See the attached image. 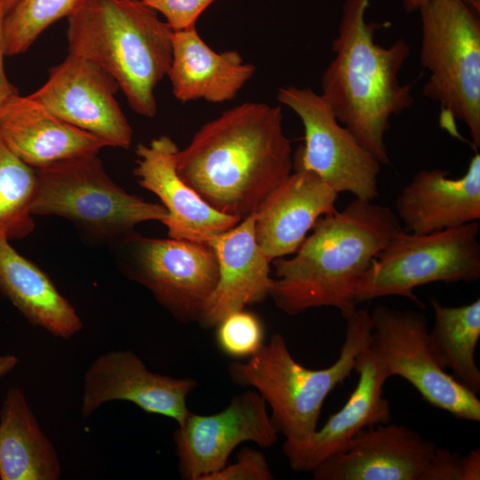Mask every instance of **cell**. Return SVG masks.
<instances>
[{"label": "cell", "mask_w": 480, "mask_h": 480, "mask_svg": "<svg viewBox=\"0 0 480 480\" xmlns=\"http://www.w3.org/2000/svg\"><path fill=\"white\" fill-rule=\"evenodd\" d=\"M215 328L219 349L230 357H250L265 343L262 322L244 308L228 315Z\"/></svg>", "instance_id": "28"}, {"label": "cell", "mask_w": 480, "mask_h": 480, "mask_svg": "<svg viewBox=\"0 0 480 480\" xmlns=\"http://www.w3.org/2000/svg\"><path fill=\"white\" fill-rule=\"evenodd\" d=\"M278 438L267 404L255 390L232 398L222 411L212 415L190 412L178 426L173 439L183 479L204 480L224 468L233 450L244 442L268 448Z\"/></svg>", "instance_id": "13"}, {"label": "cell", "mask_w": 480, "mask_h": 480, "mask_svg": "<svg viewBox=\"0 0 480 480\" xmlns=\"http://www.w3.org/2000/svg\"><path fill=\"white\" fill-rule=\"evenodd\" d=\"M67 19L68 52L103 68L134 112L154 117L155 90L172 58L166 22L140 0H88Z\"/></svg>", "instance_id": "4"}, {"label": "cell", "mask_w": 480, "mask_h": 480, "mask_svg": "<svg viewBox=\"0 0 480 480\" xmlns=\"http://www.w3.org/2000/svg\"><path fill=\"white\" fill-rule=\"evenodd\" d=\"M468 6L476 12H480V0H462Z\"/></svg>", "instance_id": "36"}, {"label": "cell", "mask_w": 480, "mask_h": 480, "mask_svg": "<svg viewBox=\"0 0 480 480\" xmlns=\"http://www.w3.org/2000/svg\"><path fill=\"white\" fill-rule=\"evenodd\" d=\"M420 60L429 72L425 97L440 104V124L467 126L480 147V20L462 0H431L419 10Z\"/></svg>", "instance_id": "6"}, {"label": "cell", "mask_w": 480, "mask_h": 480, "mask_svg": "<svg viewBox=\"0 0 480 480\" xmlns=\"http://www.w3.org/2000/svg\"><path fill=\"white\" fill-rule=\"evenodd\" d=\"M179 175L209 205L243 220L293 170L279 105L244 102L205 123L177 151Z\"/></svg>", "instance_id": "1"}, {"label": "cell", "mask_w": 480, "mask_h": 480, "mask_svg": "<svg viewBox=\"0 0 480 480\" xmlns=\"http://www.w3.org/2000/svg\"><path fill=\"white\" fill-rule=\"evenodd\" d=\"M0 230V291L33 325L70 339L84 328L72 304L50 277L20 255Z\"/></svg>", "instance_id": "23"}, {"label": "cell", "mask_w": 480, "mask_h": 480, "mask_svg": "<svg viewBox=\"0 0 480 480\" xmlns=\"http://www.w3.org/2000/svg\"><path fill=\"white\" fill-rule=\"evenodd\" d=\"M338 196L315 173L294 170L255 211V236L267 258L293 254L316 222L338 210Z\"/></svg>", "instance_id": "19"}, {"label": "cell", "mask_w": 480, "mask_h": 480, "mask_svg": "<svg viewBox=\"0 0 480 480\" xmlns=\"http://www.w3.org/2000/svg\"><path fill=\"white\" fill-rule=\"evenodd\" d=\"M369 350L386 375L406 380L429 404L453 417L480 421V400L437 364L426 316L378 306L371 313Z\"/></svg>", "instance_id": "10"}, {"label": "cell", "mask_w": 480, "mask_h": 480, "mask_svg": "<svg viewBox=\"0 0 480 480\" xmlns=\"http://www.w3.org/2000/svg\"><path fill=\"white\" fill-rule=\"evenodd\" d=\"M19 364V358L14 355H0V378L9 373Z\"/></svg>", "instance_id": "34"}, {"label": "cell", "mask_w": 480, "mask_h": 480, "mask_svg": "<svg viewBox=\"0 0 480 480\" xmlns=\"http://www.w3.org/2000/svg\"><path fill=\"white\" fill-rule=\"evenodd\" d=\"M354 370L358 381L342 408L307 439H285L283 452L293 471L312 472L325 460L345 452L364 428L391 420V407L383 396L388 377L368 348L357 355Z\"/></svg>", "instance_id": "17"}, {"label": "cell", "mask_w": 480, "mask_h": 480, "mask_svg": "<svg viewBox=\"0 0 480 480\" xmlns=\"http://www.w3.org/2000/svg\"><path fill=\"white\" fill-rule=\"evenodd\" d=\"M88 0H18L3 22L6 56L19 55L52 24L68 18Z\"/></svg>", "instance_id": "27"}, {"label": "cell", "mask_w": 480, "mask_h": 480, "mask_svg": "<svg viewBox=\"0 0 480 480\" xmlns=\"http://www.w3.org/2000/svg\"><path fill=\"white\" fill-rule=\"evenodd\" d=\"M36 182V168L20 159L0 137V230L9 239L22 238L34 229L30 207Z\"/></svg>", "instance_id": "26"}, {"label": "cell", "mask_w": 480, "mask_h": 480, "mask_svg": "<svg viewBox=\"0 0 480 480\" xmlns=\"http://www.w3.org/2000/svg\"><path fill=\"white\" fill-rule=\"evenodd\" d=\"M255 70V66L244 62L236 51H213L196 27L173 31L172 58L167 76L174 97L181 102L231 100Z\"/></svg>", "instance_id": "22"}, {"label": "cell", "mask_w": 480, "mask_h": 480, "mask_svg": "<svg viewBox=\"0 0 480 480\" xmlns=\"http://www.w3.org/2000/svg\"><path fill=\"white\" fill-rule=\"evenodd\" d=\"M425 480H464V456L436 447L428 464Z\"/></svg>", "instance_id": "31"}, {"label": "cell", "mask_w": 480, "mask_h": 480, "mask_svg": "<svg viewBox=\"0 0 480 480\" xmlns=\"http://www.w3.org/2000/svg\"><path fill=\"white\" fill-rule=\"evenodd\" d=\"M4 5L5 13L9 12L13 5L17 3L18 0H1Z\"/></svg>", "instance_id": "37"}, {"label": "cell", "mask_w": 480, "mask_h": 480, "mask_svg": "<svg viewBox=\"0 0 480 480\" xmlns=\"http://www.w3.org/2000/svg\"><path fill=\"white\" fill-rule=\"evenodd\" d=\"M5 15L0 0V116L6 107L19 95L17 89L9 81L4 69L5 49L3 34V22Z\"/></svg>", "instance_id": "32"}, {"label": "cell", "mask_w": 480, "mask_h": 480, "mask_svg": "<svg viewBox=\"0 0 480 480\" xmlns=\"http://www.w3.org/2000/svg\"><path fill=\"white\" fill-rule=\"evenodd\" d=\"M255 218L254 212L207 242L215 253L219 275L198 320L204 328H215L228 315L269 295L271 261L257 242Z\"/></svg>", "instance_id": "18"}, {"label": "cell", "mask_w": 480, "mask_h": 480, "mask_svg": "<svg viewBox=\"0 0 480 480\" xmlns=\"http://www.w3.org/2000/svg\"><path fill=\"white\" fill-rule=\"evenodd\" d=\"M436 445L406 426L361 430L348 448L317 466L316 480H425Z\"/></svg>", "instance_id": "15"}, {"label": "cell", "mask_w": 480, "mask_h": 480, "mask_svg": "<svg viewBox=\"0 0 480 480\" xmlns=\"http://www.w3.org/2000/svg\"><path fill=\"white\" fill-rule=\"evenodd\" d=\"M118 89L116 81L100 66L68 53L49 70L46 82L28 96L109 147L128 148L133 132L115 97Z\"/></svg>", "instance_id": "12"}, {"label": "cell", "mask_w": 480, "mask_h": 480, "mask_svg": "<svg viewBox=\"0 0 480 480\" xmlns=\"http://www.w3.org/2000/svg\"><path fill=\"white\" fill-rule=\"evenodd\" d=\"M178 150L166 135L139 144L133 173L139 184L157 196L165 208L167 217L162 223L168 237L207 244L242 220L218 212L183 180L176 169Z\"/></svg>", "instance_id": "16"}, {"label": "cell", "mask_w": 480, "mask_h": 480, "mask_svg": "<svg viewBox=\"0 0 480 480\" xmlns=\"http://www.w3.org/2000/svg\"><path fill=\"white\" fill-rule=\"evenodd\" d=\"M429 1L431 0H403V3L407 12H415Z\"/></svg>", "instance_id": "35"}, {"label": "cell", "mask_w": 480, "mask_h": 480, "mask_svg": "<svg viewBox=\"0 0 480 480\" xmlns=\"http://www.w3.org/2000/svg\"><path fill=\"white\" fill-rule=\"evenodd\" d=\"M370 0H346L335 56L325 68L321 95L346 126L381 164H390L385 134L390 118L413 104L411 84H402L400 70L410 54L404 39L389 46L374 42L378 23H368Z\"/></svg>", "instance_id": "3"}, {"label": "cell", "mask_w": 480, "mask_h": 480, "mask_svg": "<svg viewBox=\"0 0 480 480\" xmlns=\"http://www.w3.org/2000/svg\"><path fill=\"white\" fill-rule=\"evenodd\" d=\"M197 383L153 372L131 350H112L91 363L84 376L81 414L91 416L104 404L128 401L148 413L184 423L190 412L187 396Z\"/></svg>", "instance_id": "14"}, {"label": "cell", "mask_w": 480, "mask_h": 480, "mask_svg": "<svg viewBox=\"0 0 480 480\" xmlns=\"http://www.w3.org/2000/svg\"><path fill=\"white\" fill-rule=\"evenodd\" d=\"M268 463L262 452L252 448H243L236 454L235 463L206 476L204 480H272Z\"/></svg>", "instance_id": "29"}, {"label": "cell", "mask_w": 480, "mask_h": 480, "mask_svg": "<svg viewBox=\"0 0 480 480\" xmlns=\"http://www.w3.org/2000/svg\"><path fill=\"white\" fill-rule=\"evenodd\" d=\"M0 137L24 163L40 168L98 152L108 144L57 117L28 96L18 95L0 116Z\"/></svg>", "instance_id": "21"}, {"label": "cell", "mask_w": 480, "mask_h": 480, "mask_svg": "<svg viewBox=\"0 0 480 480\" xmlns=\"http://www.w3.org/2000/svg\"><path fill=\"white\" fill-rule=\"evenodd\" d=\"M396 213L355 198L322 216L289 259H275L269 295L288 316L309 308H337L346 319L356 308V285L377 254L402 230Z\"/></svg>", "instance_id": "2"}, {"label": "cell", "mask_w": 480, "mask_h": 480, "mask_svg": "<svg viewBox=\"0 0 480 480\" xmlns=\"http://www.w3.org/2000/svg\"><path fill=\"white\" fill-rule=\"evenodd\" d=\"M61 466L23 391L8 390L0 410V479L57 480Z\"/></svg>", "instance_id": "24"}, {"label": "cell", "mask_w": 480, "mask_h": 480, "mask_svg": "<svg viewBox=\"0 0 480 480\" xmlns=\"http://www.w3.org/2000/svg\"><path fill=\"white\" fill-rule=\"evenodd\" d=\"M396 215L408 232L423 235L480 220V154L460 178L438 168L420 170L401 190Z\"/></svg>", "instance_id": "20"}, {"label": "cell", "mask_w": 480, "mask_h": 480, "mask_svg": "<svg viewBox=\"0 0 480 480\" xmlns=\"http://www.w3.org/2000/svg\"><path fill=\"white\" fill-rule=\"evenodd\" d=\"M479 231V222L474 221L423 235L404 229L396 232L360 278L356 303L401 296L422 307L413 292L416 287L477 281Z\"/></svg>", "instance_id": "8"}, {"label": "cell", "mask_w": 480, "mask_h": 480, "mask_svg": "<svg viewBox=\"0 0 480 480\" xmlns=\"http://www.w3.org/2000/svg\"><path fill=\"white\" fill-rule=\"evenodd\" d=\"M480 479V449L471 450L464 455V480Z\"/></svg>", "instance_id": "33"}, {"label": "cell", "mask_w": 480, "mask_h": 480, "mask_svg": "<svg viewBox=\"0 0 480 480\" xmlns=\"http://www.w3.org/2000/svg\"><path fill=\"white\" fill-rule=\"evenodd\" d=\"M434 324L428 342L434 356L444 370L474 394L480 392V370L476 348L480 338V300L458 307L443 306L431 299Z\"/></svg>", "instance_id": "25"}, {"label": "cell", "mask_w": 480, "mask_h": 480, "mask_svg": "<svg viewBox=\"0 0 480 480\" xmlns=\"http://www.w3.org/2000/svg\"><path fill=\"white\" fill-rule=\"evenodd\" d=\"M160 12L172 31L196 27L200 15L217 0H140Z\"/></svg>", "instance_id": "30"}, {"label": "cell", "mask_w": 480, "mask_h": 480, "mask_svg": "<svg viewBox=\"0 0 480 480\" xmlns=\"http://www.w3.org/2000/svg\"><path fill=\"white\" fill-rule=\"evenodd\" d=\"M32 215H55L72 221L96 241L112 244L135 232L136 225L163 222L165 208L129 194L108 176L98 154L36 168Z\"/></svg>", "instance_id": "7"}, {"label": "cell", "mask_w": 480, "mask_h": 480, "mask_svg": "<svg viewBox=\"0 0 480 480\" xmlns=\"http://www.w3.org/2000/svg\"><path fill=\"white\" fill-rule=\"evenodd\" d=\"M345 340L338 359L324 369H308L294 360L284 337L275 333L245 362L228 367L231 381L252 387L268 404L270 420L285 439L303 441L317 429L323 404L350 376L357 355L369 347L372 320L366 309L346 319Z\"/></svg>", "instance_id": "5"}, {"label": "cell", "mask_w": 480, "mask_h": 480, "mask_svg": "<svg viewBox=\"0 0 480 480\" xmlns=\"http://www.w3.org/2000/svg\"><path fill=\"white\" fill-rule=\"evenodd\" d=\"M277 100L301 120L305 143L293 155V170L317 175L338 194L373 201L381 164L341 124L321 94L293 85L279 88Z\"/></svg>", "instance_id": "11"}, {"label": "cell", "mask_w": 480, "mask_h": 480, "mask_svg": "<svg viewBox=\"0 0 480 480\" xmlns=\"http://www.w3.org/2000/svg\"><path fill=\"white\" fill-rule=\"evenodd\" d=\"M112 245L126 276L149 290L177 320L198 322L219 275L208 244L133 232Z\"/></svg>", "instance_id": "9"}]
</instances>
